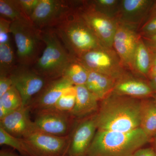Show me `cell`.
Here are the masks:
<instances>
[{
  "instance_id": "6da1fadb",
  "label": "cell",
  "mask_w": 156,
  "mask_h": 156,
  "mask_svg": "<svg viewBox=\"0 0 156 156\" xmlns=\"http://www.w3.org/2000/svg\"><path fill=\"white\" fill-rule=\"evenodd\" d=\"M141 99L110 93L95 115L97 130L128 132L140 128Z\"/></svg>"
},
{
  "instance_id": "7a4b0ae2",
  "label": "cell",
  "mask_w": 156,
  "mask_h": 156,
  "mask_svg": "<svg viewBox=\"0 0 156 156\" xmlns=\"http://www.w3.org/2000/svg\"><path fill=\"white\" fill-rule=\"evenodd\" d=\"M151 140L140 128L128 132L97 130L86 156H131Z\"/></svg>"
},
{
  "instance_id": "3957f363",
  "label": "cell",
  "mask_w": 156,
  "mask_h": 156,
  "mask_svg": "<svg viewBox=\"0 0 156 156\" xmlns=\"http://www.w3.org/2000/svg\"><path fill=\"white\" fill-rule=\"evenodd\" d=\"M78 6L53 28L69 54L77 58L104 46L81 17Z\"/></svg>"
},
{
  "instance_id": "277c9868",
  "label": "cell",
  "mask_w": 156,
  "mask_h": 156,
  "mask_svg": "<svg viewBox=\"0 0 156 156\" xmlns=\"http://www.w3.org/2000/svg\"><path fill=\"white\" fill-rule=\"evenodd\" d=\"M41 30L45 47L40 58L31 67L48 80L62 77L73 56L53 28Z\"/></svg>"
},
{
  "instance_id": "5b68a950",
  "label": "cell",
  "mask_w": 156,
  "mask_h": 156,
  "mask_svg": "<svg viewBox=\"0 0 156 156\" xmlns=\"http://www.w3.org/2000/svg\"><path fill=\"white\" fill-rule=\"evenodd\" d=\"M10 30L17 47L18 64L32 67L45 47L41 30L37 29L30 20L12 22Z\"/></svg>"
},
{
  "instance_id": "8992f818",
  "label": "cell",
  "mask_w": 156,
  "mask_h": 156,
  "mask_svg": "<svg viewBox=\"0 0 156 156\" xmlns=\"http://www.w3.org/2000/svg\"><path fill=\"white\" fill-rule=\"evenodd\" d=\"M78 58L89 70L103 74L116 81L129 71L123 66L113 48L101 46Z\"/></svg>"
},
{
  "instance_id": "52a82bcc",
  "label": "cell",
  "mask_w": 156,
  "mask_h": 156,
  "mask_svg": "<svg viewBox=\"0 0 156 156\" xmlns=\"http://www.w3.org/2000/svg\"><path fill=\"white\" fill-rule=\"evenodd\" d=\"M80 1L40 0L30 17L32 23L39 30L53 28L76 8Z\"/></svg>"
},
{
  "instance_id": "ba28073f",
  "label": "cell",
  "mask_w": 156,
  "mask_h": 156,
  "mask_svg": "<svg viewBox=\"0 0 156 156\" xmlns=\"http://www.w3.org/2000/svg\"><path fill=\"white\" fill-rule=\"evenodd\" d=\"M30 156H63L68 153V136H57L35 131L23 138Z\"/></svg>"
},
{
  "instance_id": "9c48e42d",
  "label": "cell",
  "mask_w": 156,
  "mask_h": 156,
  "mask_svg": "<svg viewBox=\"0 0 156 156\" xmlns=\"http://www.w3.org/2000/svg\"><path fill=\"white\" fill-rule=\"evenodd\" d=\"M78 10L81 17L105 47L113 48V41L118 21L95 11L87 3L81 1Z\"/></svg>"
},
{
  "instance_id": "30bf717a",
  "label": "cell",
  "mask_w": 156,
  "mask_h": 156,
  "mask_svg": "<svg viewBox=\"0 0 156 156\" xmlns=\"http://www.w3.org/2000/svg\"><path fill=\"white\" fill-rule=\"evenodd\" d=\"M10 77L13 86L21 95L23 105L25 106H29L33 98L49 81L36 72L31 67L19 64Z\"/></svg>"
},
{
  "instance_id": "8fae6325",
  "label": "cell",
  "mask_w": 156,
  "mask_h": 156,
  "mask_svg": "<svg viewBox=\"0 0 156 156\" xmlns=\"http://www.w3.org/2000/svg\"><path fill=\"white\" fill-rule=\"evenodd\" d=\"M140 38L141 36L136 29L118 21L112 48L123 66L129 71L134 52Z\"/></svg>"
},
{
  "instance_id": "7c38bea8",
  "label": "cell",
  "mask_w": 156,
  "mask_h": 156,
  "mask_svg": "<svg viewBox=\"0 0 156 156\" xmlns=\"http://www.w3.org/2000/svg\"><path fill=\"white\" fill-rule=\"evenodd\" d=\"M34 121L36 131L57 136H68L72 116L53 108L37 111Z\"/></svg>"
},
{
  "instance_id": "4fadbf2b",
  "label": "cell",
  "mask_w": 156,
  "mask_h": 156,
  "mask_svg": "<svg viewBox=\"0 0 156 156\" xmlns=\"http://www.w3.org/2000/svg\"><path fill=\"white\" fill-rule=\"evenodd\" d=\"M154 4V0H121L117 21L138 30L147 19Z\"/></svg>"
},
{
  "instance_id": "5bb4252c",
  "label": "cell",
  "mask_w": 156,
  "mask_h": 156,
  "mask_svg": "<svg viewBox=\"0 0 156 156\" xmlns=\"http://www.w3.org/2000/svg\"><path fill=\"white\" fill-rule=\"evenodd\" d=\"M30 108L22 105L0 120V127L9 134L23 138L36 131L29 115Z\"/></svg>"
},
{
  "instance_id": "9a60e30c",
  "label": "cell",
  "mask_w": 156,
  "mask_h": 156,
  "mask_svg": "<svg viewBox=\"0 0 156 156\" xmlns=\"http://www.w3.org/2000/svg\"><path fill=\"white\" fill-rule=\"evenodd\" d=\"M72 86V83L63 76L49 80L33 98L29 106L37 111L53 108L65 90Z\"/></svg>"
},
{
  "instance_id": "2e32d148",
  "label": "cell",
  "mask_w": 156,
  "mask_h": 156,
  "mask_svg": "<svg viewBox=\"0 0 156 156\" xmlns=\"http://www.w3.org/2000/svg\"><path fill=\"white\" fill-rule=\"evenodd\" d=\"M96 129L95 116L80 123L70 137L67 154L70 156H86Z\"/></svg>"
},
{
  "instance_id": "e0dca14e",
  "label": "cell",
  "mask_w": 156,
  "mask_h": 156,
  "mask_svg": "<svg viewBox=\"0 0 156 156\" xmlns=\"http://www.w3.org/2000/svg\"><path fill=\"white\" fill-rule=\"evenodd\" d=\"M112 92L118 95L144 99L152 97L153 91L147 81L128 71L116 81Z\"/></svg>"
},
{
  "instance_id": "ac0fdd59",
  "label": "cell",
  "mask_w": 156,
  "mask_h": 156,
  "mask_svg": "<svg viewBox=\"0 0 156 156\" xmlns=\"http://www.w3.org/2000/svg\"><path fill=\"white\" fill-rule=\"evenodd\" d=\"M75 105L70 114L72 117L82 118L95 112L98 108V98L85 85L75 86Z\"/></svg>"
},
{
  "instance_id": "d6986e66",
  "label": "cell",
  "mask_w": 156,
  "mask_h": 156,
  "mask_svg": "<svg viewBox=\"0 0 156 156\" xmlns=\"http://www.w3.org/2000/svg\"><path fill=\"white\" fill-rule=\"evenodd\" d=\"M115 82V80L108 76L89 70L85 86L98 100H102L112 92Z\"/></svg>"
},
{
  "instance_id": "ffe728a7",
  "label": "cell",
  "mask_w": 156,
  "mask_h": 156,
  "mask_svg": "<svg viewBox=\"0 0 156 156\" xmlns=\"http://www.w3.org/2000/svg\"><path fill=\"white\" fill-rule=\"evenodd\" d=\"M151 59L150 50L141 37L134 52L130 72L139 77L147 79L151 64Z\"/></svg>"
},
{
  "instance_id": "44dd1931",
  "label": "cell",
  "mask_w": 156,
  "mask_h": 156,
  "mask_svg": "<svg viewBox=\"0 0 156 156\" xmlns=\"http://www.w3.org/2000/svg\"><path fill=\"white\" fill-rule=\"evenodd\" d=\"M140 128L151 139L156 134V102L152 97L141 99Z\"/></svg>"
},
{
  "instance_id": "7402d4cb",
  "label": "cell",
  "mask_w": 156,
  "mask_h": 156,
  "mask_svg": "<svg viewBox=\"0 0 156 156\" xmlns=\"http://www.w3.org/2000/svg\"><path fill=\"white\" fill-rule=\"evenodd\" d=\"M89 70L79 58L73 56L67 67L66 69L63 76L66 78L73 86L85 85Z\"/></svg>"
},
{
  "instance_id": "603a6c76",
  "label": "cell",
  "mask_w": 156,
  "mask_h": 156,
  "mask_svg": "<svg viewBox=\"0 0 156 156\" xmlns=\"http://www.w3.org/2000/svg\"><path fill=\"white\" fill-rule=\"evenodd\" d=\"M11 42L0 44V76H10L18 64Z\"/></svg>"
},
{
  "instance_id": "cb8c5ba5",
  "label": "cell",
  "mask_w": 156,
  "mask_h": 156,
  "mask_svg": "<svg viewBox=\"0 0 156 156\" xmlns=\"http://www.w3.org/2000/svg\"><path fill=\"white\" fill-rule=\"evenodd\" d=\"M0 15L11 22L30 20L23 12L18 0H0Z\"/></svg>"
},
{
  "instance_id": "d4e9b609",
  "label": "cell",
  "mask_w": 156,
  "mask_h": 156,
  "mask_svg": "<svg viewBox=\"0 0 156 156\" xmlns=\"http://www.w3.org/2000/svg\"><path fill=\"white\" fill-rule=\"evenodd\" d=\"M87 2L95 11L109 18L117 20L121 0H92Z\"/></svg>"
},
{
  "instance_id": "484cf974",
  "label": "cell",
  "mask_w": 156,
  "mask_h": 156,
  "mask_svg": "<svg viewBox=\"0 0 156 156\" xmlns=\"http://www.w3.org/2000/svg\"><path fill=\"white\" fill-rule=\"evenodd\" d=\"M76 102V87L72 86L65 90L53 108L60 112L70 113L74 107Z\"/></svg>"
},
{
  "instance_id": "4316f807",
  "label": "cell",
  "mask_w": 156,
  "mask_h": 156,
  "mask_svg": "<svg viewBox=\"0 0 156 156\" xmlns=\"http://www.w3.org/2000/svg\"><path fill=\"white\" fill-rule=\"evenodd\" d=\"M0 144L14 148L23 156H30L23 138L13 136L0 127Z\"/></svg>"
},
{
  "instance_id": "83f0119b",
  "label": "cell",
  "mask_w": 156,
  "mask_h": 156,
  "mask_svg": "<svg viewBox=\"0 0 156 156\" xmlns=\"http://www.w3.org/2000/svg\"><path fill=\"white\" fill-rule=\"evenodd\" d=\"M22 105L21 95L14 86L0 97V106L3 107L9 111H13Z\"/></svg>"
},
{
  "instance_id": "f1b7e54d",
  "label": "cell",
  "mask_w": 156,
  "mask_h": 156,
  "mask_svg": "<svg viewBox=\"0 0 156 156\" xmlns=\"http://www.w3.org/2000/svg\"><path fill=\"white\" fill-rule=\"evenodd\" d=\"M141 37L150 36L156 35V3L151 11L147 19L138 30Z\"/></svg>"
},
{
  "instance_id": "f546056e",
  "label": "cell",
  "mask_w": 156,
  "mask_h": 156,
  "mask_svg": "<svg viewBox=\"0 0 156 156\" xmlns=\"http://www.w3.org/2000/svg\"><path fill=\"white\" fill-rule=\"evenodd\" d=\"M11 21L0 17V44L10 42L9 34L11 33Z\"/></svg>"
},
{
  "instance_id": "4dcf8cb0",
  "label": "cell",
  "mask_w": 156,
  "mask_h": 156,
  "mask_svg": "<svg viewBox=\"0 0 156 156\" xmlns=\"http://www.w3.org/2000/svg\"><path fill=\"white\" fill-rule=\"evenodd\" d=\"M22 10L26 16L30 19L40 0H18Z\"/></svg>"
},
{
  "instance_id": "1f68e13d",
  "label": "cell",
  "mask_w": 156,
  "mask_h": 156,
  "mask_svg": "<svg viewBox=\"0 0 156 156\" xmlns=\"http://www.w3.org/2000/svg\"><path fill=\"white\" fill-rule=\"evenodd\" d=\"M13 86V82L10 76H0V97L8 92Z\"/></svg>"
},
{
  "instance_id": "d6a6232c",
  "label": "cell",
  "mask_w": 156,
  "mask_h": 156,
  "mask_svg": "<svg viewBox=\"0 0 156 156\" xmlns=\"http://www.w3.org/2000/svg\"><path fill=\"white\" fill-rule=\"evenodd\" d=\"M141 37L151 52L156 53V35Z\"/></svg>"
},
{
  "instance_id": "836d02e7",
  "label": "cell",
  "mask_w": 156,
  "mask_h": 156,
  "mask_svg": "<svg viewBox=\"0 0 156 156\" xmlns=\"http://www.w3.org/2000/svg\"><path fill=\"white\" fill-rule=\"evenodd\" d=\"M131 156H156V152L154 148H141Z\"/></svg>"
},
{
  "instance_id": "e575fe53",
  "label": "cell",
  "mask_w": 156,
  "mask_h": 156,
  "mask_svg": "<svg viewBox=\"0 0 156 156\" xmlns=\"http://www.w3.org/2000/svg\"><path fill=\"white\" fill-rule=\"evenodd\" d=\"M151 64L147 76L148 80L156 76V53H151Z\"/></svg>"
},
{
  "instance_id": "d590c367",
  "label": "cell",
  "mask_w": 156,
  "mask_h": 156,
  "mask_svg": "<svg viewBox=\"0 0 156 156\" xmlns=\"http://www.w3.org/2000/svg\"><path fill=\"white\" fill-rule=\"evenodd\" d=\"M11 112L6 109L3 107L0 106V120L2 119L5 118Z\"/></svg>"
},
{
  "instance_id": "8d00e7d4",
  "label": "cell",
  "mask_w": 156,
  "mask_h": 156,
  "mask_svg": "<svg viewBox=\"0 0 156 156\" xmlns=\"http://www.w3.org/2000/svg\"><path fill=\"white\" fill-rule=\"evenodd\" d=\"M148 83L154 94H156V76L148 80Z\"/></svg>"
},
{
  "instance_id": "74e56055",
  "label": "cell",
  "mask_w": 156,
  "mask_h": 156,
  "mask_svg": "<svg viewBox=\"0 0 156 156\" xmlns=\"http://www.w3.org/2000/svg\"><path fill=\"white\" fill-rule=\"evenodd\" d=\"M0 156H21L12 152L7 150H1L0 151Z\"/></svg>"
},
{
  "instance_id": "f35d334b",
  "label": "cell",
  "mask_w": 156,
  "mask_h": 156,
  "mask_svg": "<svg viewBox=\"0 0 156 156\" xmlns=\"http://www.w3.org/2000/svg\"><path fill=\"white\" fill-rule=\"evenodd\" d=\"M153 138L154 149L156 152V134L153 137Z\"/></svg>"
},
{
  "instance_id": "ab89813d",
  "label": "cell",
  "mask_w": 156,
  "mask_h": 156,
  "mask_svg": "<svg viewBox=\"0 0 156 156\" xmlns=\"http://www.w3.org/2000/svg\"><path fill=\"white\" fill-rule=\"evenodd\" d=\"M153 98L156 102V94H154L152 97Z\"/></svg>"
},
{
  "instance_id": "60d3db41",
  "label": "cell",
  "mask_w": 156,
  "mask_h": 156,
  "mask_svg": "<svg viewBox=\"0 0 156 156\" xmlns=\"http://www.w3.org/2000/svg\"><path fill=\"white\" fill-rule=\"evenodd\" d=\"M63 156H70L68 154H66L64 155H63Z\"/></svg>"
},
{
  "instance_id": "b9f144b4",
  "label": "cell",
  "mask_w": 156,
  "mask_h": 156,
  "mask_svg": "<svg viewBox=\"0 0 156 156\" xmlns=\"http://www.w3.org/2000/svg\"><path fill=\"white\" fill-rule=\"evenodd\" d=\"M155 2H156V1H155Z\"/></svg>"
}]
</instances>
